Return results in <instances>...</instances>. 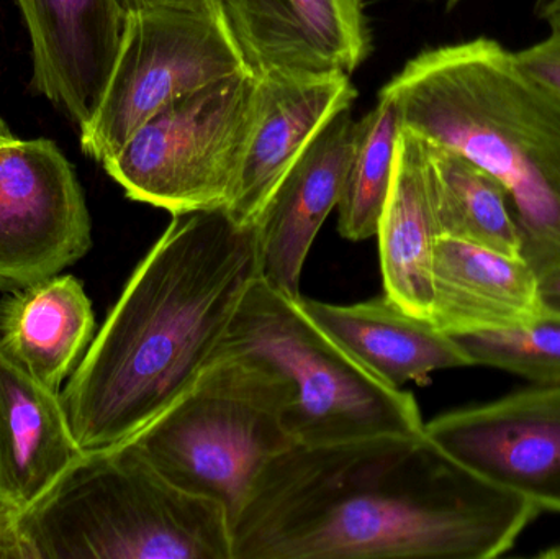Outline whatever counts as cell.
Instances as JSON below:
<instances>
[{
    "instance_id": "1",
    "label": "cell",
    "mask_w": 560,
    "mask_h": 559,
    "mask_svg": "<svg viewBox=\"0 0 560 559\" xmlns=\"http://www.w3.org/2000/svg\"><path fill=\"white\" fill-rule=\"evenodd\" d=\"M541 512L424 430L292 445L253 485L233 559H492Z\"/></svg>"
},
{
    "instance_id": "2",
    "label": "cell",
    "mask_w": 560,
    "mask_h": 559,
    "mask_svg": "<svg viewBox=\"0 0 560 559\" xmlns=\"http://www.w3.org/2000/svg\"><path fill=\"white\" fill-rule=\"evenodd\" d=\"M256 223L176 213L61 389L82 452L133 439L206 371L256 279Z\"/></svg>"
},
{
    "instance_id": "3",
    "label": "cell",
    "mask_w": 560,
    "mask_h": 559,
    "mask_svg": "<svg viewBox=\"0 0 560 559\" xmlns=\"http://www.w3.org/2000/svg\"><path fill=\"white\" fill-rule=\"evenodd\" d=\"M401 128L463 154L512 200L536 275L560 263V98L480 38L420 53L385 85Z\"/></svg>"
},
{
    "instance_id": "4",
    "label": "cell",
    "mask_w": 560,
    "mask_h": 559,
    "mask_svg": "<svg viewBox=\"0 0 560 559\" xmlns=\"http://www.w3.org/2000/svg\"><path fill=\"white\" fill-rule=\"evenodd\" d=\"M233 559L222 505L167 481L125 442L89 450L15 517L3 559Z\"/></svg>"
},
{
    "instance_id": "5",
    "label": "cell",
    "mask_w": 560,
    "mask_h": 559,
    "mask_svg": "<svg viewBox=\"0 0 560 559\" xmlns=\"http://www.w3.org/2000/svg\"><path fill=\"white\" fill-rule=\"evenodd\" d=\"M289 383L246 354H219L196 383L128 442L167 479L222 505L235 524L265 466L295 445Z\"/></svg>"
},
{
    "instance_id": "6",
    "label": "cell",
    "mask_w": 560,
    "mask_h": 559,
    "mask_svg": "<svg viewBox=\"0 0 560 559\" xmlns=\"http://www.w3.org/2000/svg\"><path fill=\"white\" fill-rule=\"evenodd\" d=\"M300 298L256 279L217 353L246 354L289 383L285 429L293 443L423 432L413 394L362 368L310 318Z\"/></svg>"
},
{
    "instance_id": "7",
    "label": "cell",
    "mask_w": 560,
    "mask_h": 559,
    "mask_svg": "<svg viewBox=\"0 0 560 559\" xmlns=\"http://www.w3.org/2000/svg\"><path fill=\"white\" fill-rule=\"evenodd\" d=\"M261 108L259 72L213 82L158 112L102 164L131 200L171 216L226 209Z\"/></svg>"
},
{
    "instance_id": "8",
    "label": "cell",
    "mask_w": 560,
    "mask_h": 559,
    "mask_svg": "<svg viewBox=\"0 0 560 559\" xmlns=\"http://www.w3.org/2000/svg\"><path fill=\"white\" fill-rule=\"evenodd\" d=\"M248 71L220 0L131 7L104 95L81 127L82 151L104 163L167 105Z\"/></svg>"
},
{
    "instance_id": "9",
    "label": "cell",
    "mask_w": 560,
    "mask_h": 559,
    "mask_svg": "<svg viewBox=\"0 0 560 559\" xmlns=\"http://www.w3.org/2000/svg\"><path fill=\"white\" fill-rule=\"evenodd\" d=\"M91 246L84 193L55 141L0 144V291L59 275Z\"/></svg>"
},
{
    "instance_id": "10",
    "label": "cell",
    "mask_w": 560,
    "mask_h": 559,
    "mask_svg": "<svg viewBox=\"0 0 560 559\" xmlns=\"http://www.w3.org/2000/svg\"><path fill=\"white\" fill-rule=\"evenodd\" d=\"M424 432L469 471L560 514V384L443 414Z\"/></svg>"
},
{
    "instance_id": "11",
    "label": "cell",
    "mask_w": 560,
    "mask_h": 559,
    "mask_svg": "<svg viewBox=\"0 0 560 559\" xmlns=\"http://www.w3.org/2000/svg\"><path fill=\"white\" fill-rule=\"evenodd\" d=\"M365 0H220L259 74L351 75L371 55Z\"/></svg>"
},
{
    "instance_id": "12",
    "label": "cell",
    "mask_w": 560,
    "mask_h": 559,
    "mask_svg": "<svg viewBox=\"0 0 560 559\" xmlns=\"http://www.w3.org/2000/svg\"><path fill=\"white\" fill-rule=\"evenodd\" d=\"M28 26L33 84L82 127L110 78L127 7L121 0H16Z\"/></svg>"
},
{
    "instance_id": "13",
    "label": "cell",
    "mask_w": 560,
    "mask_h": 559,
    "mask_svg": "<svg viewBox=\"0 0 560 559\" xmlns=\"http://www.w3.org/2000/svg\"><path fill=\"white\" fill-rule=\"evenodd\" d=\"M354 135L351 108L339 112L287 171L256 220L259 278L293 298H300L310 248L341 199Z\"/></svg>"
},
{
    "instance_id": "14",
    "label": "cell",
    "mask_w": 560,
    "mask_h": 559,
    "mask_svg": "<svg viewBox=\"0 0 560 559\" xmlns=\"http://www.w3.org/2000/svg\"><path fill=\"white\" fill-rule=\"evenodd\" d=\"M261 75L262 108L226 212L243 225L256 223L287 171L358 91L345 72Z\"/></svg>"
},
{
    "instance_id": "15",
    "label": "cell",
    "mask_w": 560,
    "mask_h": 559,
    "mask_svg": "<svg viewBox=\"0 0 560 559\" xmlns=\"http://www.w3.org/2000/svg\"><path fill=\"white\" fill-rule=\"evenodd\" d=\"M81 453L61 393L0 348V515L15 517L38 501Z\"/></svg>"
},
{
    "instance_id": "16",
    "label": "cell",
    "mask_w": 560,
    "mask_h": 559,
    "mask_svg": "<svg viewBox=\"0 0 560 559\" xmlns=\"http://www.w3.org/2000/svg\"><path fill=\"white\" fill-rule=\"evenodd\" d=\"M430 321L447 335L500 330L541 317L538 275L523 256L438 236Z\"/></svg>"
},
{
    "instance_id": "17",
    "label": "cell",
    "mask_w": 560,
    "mask_h": 559,
    "mask_svg": "<svg viewBox=\"0 0 560 559\" xmlns=\"http://www.w3.org/2000/svg\"><path fill=\"white\" fill-rule=\"evenodd\" d=\"M300 302L319 328L388 386L401 389L410 381L423 383L434 371L470 366L453 337L387 294L351 305Z\"/></svg>"
},
{
    "instance_id": "18",
    "label": "cell",
    "mask_w": 560,
    "mask_h": 559,
    "mask_svg": "<svg viewBox=\"0 0 560 559\" xmlns=\"http://www.w3.org/2000/svg\"><path fill=\"white\" fill-rule=\"evenodd\" d=\"M91 301L74 276H51L0 302V348L26 373L61 393L94 338Z\"/></svg>"
},
{
    "instance_id": "19",
    "label": "cell",
    "mask_w": 560,
    "mask_h": 559,
    "mask_svg": "<svg viewBox=\"0 0 560 559\" xmlns=\"http://www.w3.org/2000/svg\"><path fill=\"white\" fill-rule=\"evenodd\" d=\"M384 294L417 317L431 314L434 243L440 236L424 141L401 128L387 202L378 222Z\"/></svg>"
},
{
    "instance_id": "20",
    "label": "cell",
    "mask_w": 560,
    "mask_h": 559,
    "mask_svg": "<svg viewBox=\"0 0 560 559\" xmlns=\"http://www.w3.org/2000/svg\"><path fill=\"white\" fill-rule=\"evenodd\" d=\"M424 154L440 236L522 256V236L503 184L456 151L424 141Z\"/></svg>"
},
{
    "instance_id": "21",
    "label": "cell",
    "mask_w": 560,
    "mask_h": 559,
    "mask_svg": "<svg viewBox=\"0 0 560 559\" xmlns=\"http://www.w3.org/2000/svg\"><path fill=\"white\" fill-rule=\"evenodd\" d=\"M401 124L390 98L378 94L377 105L355 121L354 144L342 184L338 230L342 238L364 242L377 235L394 173Z\"/></svg>"
},
{
    "instance_id": "22",
    "label": "cell",
    "mask_w": 560,
    "mask_h": 559,
    "mask_svg": "<svg viewBox=\"0 0 560 559\" xmlns=\"http://www.w3.org/2000/svg\"><path fill=\"white\" fill-rule=\"evenodd\" d=\"M470 366H489L536 384H560V321L541 317L500 330L450 335Z\"/></svg>"
},
{
    "instance_id": "23",
    "label": "cell",
    "mask_w": 560,
    "mask_h": 559,
    "mask_svg": "<svg viewBox=\"0 0 560 559\" xmlns=\"http://www.w3.org/2000/svg\"><path fill=\"white\" fill-rule=\"evenodd\" d=\"M549 35L542 42L513 53L520 68L560 98V15L546 20Z\"/></svg>"
},
{
    "instance_id": "24",
    "label": "cell",
    "mask_w": 560,
    "mask_h": 559,
    "mask_svg": "<svg viewBox=\"0 0 560 559\" xmlns=\"http://www.w3.org/2000/svg\"><path fill=\"white\" fill-rule=\"evenodd\" d=\"M539 311L560 321V263L538 275Z\"/></svg>"
},
{
    "instance_id": "25",
    "label": "cell",
    "mask_w": 560,
    "mask_h": 559,
    "mask_svg": "<svg viewBox=\"0 0 560 559\" xmlns=\"http://www.w3.org/2000/svg\"><path fill=\"white\" fill-rule=\"evenodd\" d=\"M13 133L7 127L5 121L0 118V144L7 143V141L13 140Z\"/></svg>"
},
{
    "instance_id": "26",
    "label": "cell",
    "mask_w": 560,
    "mask_h": 559,
    "mask_svg": "<svg viewBox=\"0 0 560 559\" xmlns=\"http://www.w3.org/2000/svg\"><path fill=\"white\" fill-rule=\"evenodd\" d=\"M3 525H5V522H3V515H0V559H3Z\"/></svg>"
},
{
    "instance_id": "27",
    "label": "cell",
    "mask_w": 560,
    "mask_h": 559,
    "mask_svg": "<svg viewBox=\"0 0 560 559\" xmlns=\"http://www.w3.org/2000/svg\"><path fill=\"white\" fill-rule=\"evenodd\" d=\"M542 557L560 559V547H556L552 548V550L546 551V554H542Z\"/></svg>"
},
{
    "instance_id": "28",
    "label": "cell",
    "mask_w": 560,
    "mask_h": 559,
    "mask_svg": "<svg viewBox=\"0 0 560 559\" xmlns=\"http://www.w3.org/2000/svg\"><path fill=\"white\" fill-rule=\"evenodd\" d=\"M124 2V5L128 9H131V7L140 5V3L148 2V0H121Z\"/></svg>"
},
{
    "instance_id": "29",
    "label": "cell",
    "mask_w": 560,
    "mask_h": 559,
    "mask_svg": "<svg viewBox=\"0 0 560 559\" xmlns=\"http://www.w3.org/2000/svg\"><path fill=\"white\" fill-rule=\"evenodd\" d=\"M446 2L447 9H453V7H456L457 3H459V0H444Z\"/></svg>"
}]
</instances>
